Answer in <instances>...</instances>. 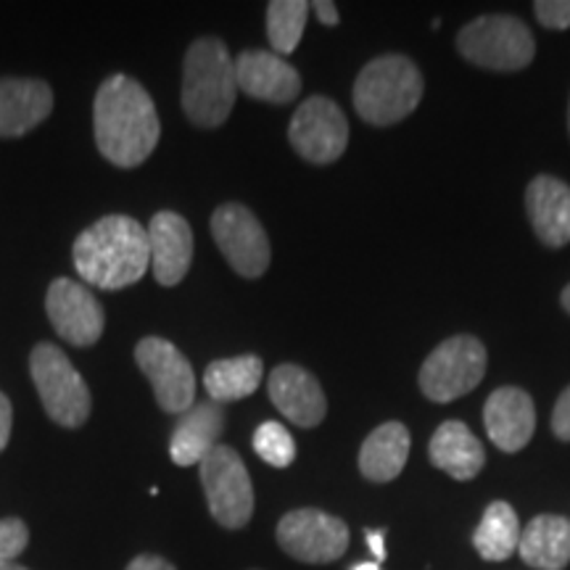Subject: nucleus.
Masks as SVG:
<instances>
[{"label":"nucleus","mask_w":570,"mask_h":570,"mask_svg":"<svg viewBox=\"0 0 570 570\" xmlns=\"http://www.w3.org/2000/svg\"><path fill=\"white\" fill-rule=\"evenodd\" d=\"M96 146L117 167H140L161 138V122L146 88L127 75H114L92 104Z\"/></svg>","instance_id":"1"},{"label":"nucleus","mask_w":570,"mask_h":570,"mask_svg":"<svg viewBox=\"0 0 570 570\" xmlns=\"http://www.w3.org/2000/svg\"><path fill=\"white\" fill-rule=\"evenodd\" d=\"M75 267L85 283L104 291L135 285L151 267L148 230L125 214L98 219L77 235Z\"/></svg>","instance_id":"2"},{"label":"nucleus","mask_w":570,"mask_h":570,"mask_svg":"<svg viewBox=\"0 0 570 570\" xmlns=\"http://www.w3.org/2000/svg\"><path fill=\"white\" fill-rule=\"evenodd\" d=\"M238 80L235 61L219 38H198L185 53L183 67V111L196 127L225 125L230 117Z\"/></svg>","instance_id":"3"},{"label":"nucleus","mask_w":570,"mask_h":570,"mask_svg":"<svg viewBox=\"0 0 570 570\" xmlns=\"http://www.w3.org/2000/svg\"><path fill=\"white\" fill-rule=\"evenodd\" d=\"M423 75L402 53L373 59L354 82V109L367 125L389 127L407 119L423 98Z\"/></svg>","instance_id":"4"},{"label":"nucleus","mask_w":570,"mask_h":570,"mask_svg":"<svg viewBox=\"0 0 570 570\" xmlns=\"http://www.w3.org/2000/svg\"><path fill=\"white\" fill-rule=\"evenodd\" d=\"M458 48L470 63L491 71H518L529 67L537 53L529 27L518 17H502V13L479 17L462 27Z\"/></svg>","instance_id":"5"},{"label":"nucleus","mask_w":570,"mask_h":570,"mask_svg":"<svg viewBox=\"0 0 570 570\" xmlns=\"http://www.w3.org/2000/svg\"><path fill=\"white\" fill-rule=\"evenodd\" d=\"M30 373L48 417L63 428H80L90 417V391L69 356L53 344H38L30 356Z\"/></svg>","instance_id":"6"},{"label":"nucleus","mask_w":570,"mask_h":570,"mask_svg":"<svg viewBox=\"0 0 570 570\" xmlns=\"http://www.w3.org/2000/svg\"><path fill=\"white\" fill-rule=\"evenodd\" d=\"M198 468H202V487L212 518L223 529H244L254 515V487L240 454L230 446L217 444Z\"/></svg>","instance_id":"7"},{"label":"nucleus","mask_w":570,"mask_h":570,"mask_svg":"<svg viewBox=\"0 0 570 570\" xmlns=\"http://www.w3.org/2000/svg\"><path fill=\"white\" fill-rule=\"evenodd\" d=\"M487 348L475 336H452L433 348L420 367V389L436 404L454 402L487 375Z\"/></svg>","instance_id":"8"},{"label":"nucleus","mask_w":570,"mask_h":570,"mask_svg":"<svg viewBox=\"0 0 570 570\" xmlns=\"http://www.w3.org/2000/svg\"><path fill=\"white\" fill-rule=\"evenodd\" d=\"M348 525L323 510L304 508L285 512L277 523V544L298 562L325 566L344 558L348 550Z\"/></svg>","instance_id":"9"},{"label":"nucleus","mask_w":570,"mask_h":570,"mask_svg":"<svg viewBox=\"0 0 570 570\" xmlns=\"http://www.w3.org/2000/svg\"><path fill=\"white\" fill-rule=\"evenodd\" d=\"M135 362L151 381L156 402L164 412H188L196 399V375L190 362L167 338L148 336L135 346Z\"/></svg>","instance_id":"10"},{"label":"nucleus","mask_w":570,"mask_h":570,"mask_svg":"<svg viewBox=\"0 0 570 570\" xmlns=\"http://www.w3.org/2000/svg\"><path fill=\"white\" fill-rule=\"evenodd\" d=\"M288 140L302 159L312 164H333L348 146V122L338 104L315 96L298 106L288 127Z\"/></svg>","instance_id":"11"},{"label":"nucleus","mask_w":570,"mask_h":570,"mask_svg":"<svg viewBox=\"0 0 570 570\" xmlns=\"http://www.w3.org/2000/svg\"><path fill=\"white\" fill-rule=\"evenodd\" d=\"M212 233L219 252L235 273L262 277L269 267V238L252 209L240 204H223L212 214Z\"/></svg>","instance_id":"12"},{"label":"nucleus","mask_w":570,"mask_h":570,"mask_svg":"<svg viewBox=\"0 0 570 570\" xmlns=\"http://www.w3.org/2000/svg\"><path fill=\"white\" fill-rule=\"evenodd\" d=\"M46 312L53 331L75 346H92L104 333V306L92 296L88 285L59 277L46 296Z\"/></svg>","instance_id":"13"},{"label":"nucleus","mask_w":570,"mask_h":570,"mask_svg":"<svg viewBox=\"0 0 570 570\" xmlns=\"http://www.w3.org/2000/svg\"><path fill=\"white\" fill-rule=\"evenodd\" d=\"M483 425H487L491 444L497 449L508 454L520 452V449L529 446L533 431H537L533 399L515 386L497 389L483 407Z\"/></svg>","instance_id":"14"},{"label":"nucleus","mask_w":570,"mask_h":570,"mask_svg":"<svg viewBox=\"0 0 570 570\" xmlns=\"http://www.w3.org/2000/svg\"><path fill=\"white\" fill-rule=\"evenodd\" d=\"M238 90L267 104H291L302 92V77L273 51H244L235 59Z\"/></svg>","instance_id":"15"},{"label":"nucleus","mask_w":570,"mask_h":570,"mask_svg":"<svg viewBox=\"0 0 570 570\" xmlns=\"http://www.w3.org/2000/svg\"><path fill=\"white\" fill-rule=\"evenodd\" d=\"M148 252L159 285L173 288L194 262V230L177 212H159L148 225Z\"/></svg>","instance_id":"16"},{"label":"nucleus","mask_w":570,"mask_h":570,"mask_svg":"<svg viewBox=\"0 0 570 570\" xmlns=\"http://www.w3.org/2000/svg\"><path fill=\"white\" fill-rule=\"evenodd\" d=\"M267 391L277 412L298 428H315L327 415V399L317 377L298 365H281L273 370Z\"/></svg>","instance_id":"17"},{"label":"nucleus","mask_w":570,"mask_h":570,"mask_svg":"<svg viewBox=\"0 0 570 570\" xmlns=\"http://www.w3.org/2000/svg\"><path fill=\"white\" fill-rule=\"evenodd\" d=\"M525 209L541 244L550 248L570 244V185L552 175L533 177L525 188Z\"/></svg>","instance_id":"18"},{"label":"nucleus","mask_w":570,"mask_h":570,"mask_svg":"<svg viewBox=\"0 0 570 570\" xmlns=\"http://www.w3.org/2000/svg\"><path fill=\"white\" fill-rule=\"evenodd\" d=\"M53 109V90L42 80L6 77L0 80V138H19L40 122H46Z\"/></svg>","instance_id":"19"},{"label":"nucleus","mask_w":570,"mask_h":570,"mask_svg":"<svg viewBox=\"0 0 570 570\" xmlns=\"http://www.w3.org/2000/svg\"><path fill=\"white\" fill-rule=\"evenodd\" d=\"M223 431L225 412L219 410V404H196V407H190L180 420H177L173 441H169V458H173L175 465L180 468L202 465L206 454L217 446Z\"/></svg>","instance_id":"20"},{"label":"nucleus","mask_w":570,"mask_h":570,"mask_svg":"<svg viewBox=\"0 0 570 570\" xmlns=\"http://www.w3.org/2000/svg\"><path fill=\"white\" fill-rule=\"evenodd\" d=\"M428 454L433 465L452 475L454 481H473L487 462L481 441L460 420H446L436 428L428 444Z\"/></svg>","instance_id":"21"},{"label":"nucleus","mask_w":570,"mask_h":570,"mask_svg":"<svg viewBox=\"0 0 570 570\" xmlns=\"http://www.w3.org/2000/svg\"><path fill=\"white\" fill-rule=\"evenodd\" d=\"M410 431L407 425L391 423L377 425L360 449V470L367 481L389 483L402 473L410 458Z\"/></svg>","instance_id":"22"},{"label":"nucleus","mask_w":570,"mask_h":570,"mask_svg":"<svg viewBox=\"0 0 570 570\" xmlns=\"http://www.w3.org/2000/svg\"><path fill=\"white\" fill-rule=\"evenodd\" d=\"M518 552L525 566L562 570L570 562V520L562 515H537L525 531H520Z\"/></svg>","instance_id":"23"},{"label":"nucleus","mask_w":570,"mask_h":570,"mask_svg":"<svg viewBox=\"0 0 570 570\" xmlns=\"http://www.w3.org/2000/svg\"><path fill=\"white\" fill-rule=\"evenodd\" d=\"M262 377H265V362L254 354H244L212 362L204 373V386L214 404H227L252 396L259 389Z\"/></svg>","instance_id":"24"},{"label":"nucleus","mask_w":570,"mask_h":570,"mask_svg":"<svg viewBox=\"0 0 570 570\" xmlns=\"http://www.w3.org/2000/svg\"><path fill=\"white\" fill-rule=\"evenodd\" d=\"M520 544V520L508 502H491L473 533V547L483 560H508Z\"/></svg>","instance_id":"25"},{"label":"nucleus","mask_w":570,"mask_h":570,"mask_svg":"<svg viewBox=\"0 0 570 570\" xmlns=\"http://www.w3.org/2000/svg\"><path fill=\"white\" fill-rule=\"evenodd\" d=\"M309 11V3H304V0H273L267 6V38L273 53L285 59V53L296 51Z\"/></svg>","instance_id":"26"},{"label":"nucleus","mask_w":570,"mask_h":570,"mask_svg":"<svg viewBox=\"0 0 570 570\" xmlns=\"http://www.w3.org/2000/svg\"><path fill=\"white\" fill-rule=\"evenodd\" d=\"M254 449L267 465L288 468L296 460V441L288 433V428L267 420L254 431Z\"/></svg>","instance_id":"27"},{"label":"nucleus","mask_w":570,"mask_h":570,"mask_svg":"<svg viewBox=\"0 0 570 570\" xmlns=\"http://www.w3.org/2000/svg\"><path fill=\"white\" fill-rule=\"evenodd\" d=\"M27 544H30V529L24 525V520H0V568L17 562L19 554L27 550Z\"/></svg>","instance_id":"28"},{"label":"nucleus","mask_w":570,"mask_h":570,"mask_svg":"<svg viewBox=\"0 0 570 570\" xmlns=\"http://www.w3.org/2000/svg\"><path fill=\"white\" fill-rule=\"evenodd\" d=\"M533 13L547 30H568L570 27V0H537Z\"/></svg>","instance_id":"29"},{"label":"nucleus","mask_w":570,"mask_h":570,"mask_svg":"<svg viewBox=\"0 0 570 570\" xmlns=\"http://www.w3.org/2000/svg\"><path fill=\"white\" fill-rule=\"evenodd\" d=\"M552 431L560 441H570V386L562 391L552 412Z\"/></svg>","instance_id":"30"},{"label":"nucleus","mask_w":570,"mask_h":570,"mask_svg":"<svg viewBox=\"0 0 570 570\" xmlns=\"http://www.w3.org/2000/svg\"><path fill=\"white\" fill-rule=\"evenodd\" d=\"M11 425H13V407H11L9 396L0 394V452H3V449L9 446Z\"/></svg>","instance_id":"31"},{"label":"nucleus","mask_w":570,"mask_h":570,"mask_svg":"<svg viewBox=\"0 0 570 570\" xmlns=\"http://www.w3.org/2000/svg\"><path fill=\"white\" fill-rule=\"evenodd\" d=\"M125 570H177V568L169 560L159 558V554H138V558H135Z\"/></svg>","instance_id":"32"},{"label":"nucleus","mask_w":570,"mask_h":570,"mask_svg":"<svg viewBox=\"0 0 570 570\" xmlns=\"http://www.w3.org/2000/svg\"><path fill=\"white\" fill-rule=\"evenodd\" d=\"M309 9L315 11V17L323 21V24H327V27H336L338 21H341L336 3H331V0H317V3H312Z\"/></svg>","instance_id":"33"},{"label":"nucleus","mask_w":570,"mask_h":570,"mask_svg":"<svg viewBox=\"0 0 570 570\" xmlns=\"http://www.w3.org/2000/svg\"><path fill=\"white\" fill-rule=\"evenodd\" d=\"M367 544L377 560H386V537H383V531H367Z\"/></svg>","instance_id":"34"},{"label":"nucleus","mask_w":570,"mask_h":570,"mask_svg":"<svg viewBox=\"0 0 570 570\" xmlns=\"http://www.w3.org/2000/svg\"><path fill=\"white\" fill-rule=\"evenodd\" d=\"M352 570H381V566H377V562H360V566H354Z\"/></svg>","instance_id":"35"},{"label":"nucleus","mask_w":570,"mask_h":570,"mask_svg":"<svg viewBox=\"0 0 570 570\" xmlns=\"http://www.w3.org/2000/svg\"><path fill=\"white\" fill-rule=\"evenodd\" d=\"M562 306H566V312H570V285H566V291H562Z\"/></svg>","instance_id":"36"},{"label":"nucleus","mask_w":570,"mask_h":570,"mask_svg":"<svg viewBox=\"0 0 570 570\" xmlns=\"http://www.w3.org/2000/svg\"><path fill=\"white\" fill-rule=\"evenodd\" d=\"M0 570H30V568H24V566H19V562H11V566H3Z\"/></svg>","instance_id":"37"},{"label":"nucleus","mask_w":570,"mask_h":570,"mask_svg":"<svg viewBox=\"0 0 570 570\" xmlns=\"http://www.w3.org/2000/svg\"><path fill=\"white\" fill-rule=\"evenodd\" d=\"M568 130H570V106H568Z\"/></svg>","instance_id":"38"}]
</instances>
